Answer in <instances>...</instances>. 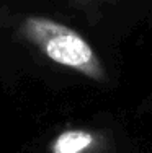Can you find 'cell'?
Masks as SVG:
<instances>
[{
    "instance_id": "3",
    "label": "cell",
    "mask_w": 152,
    "mask_h": 153,
    "mask_svg": "<svg viewBox=\"0 0 152 153\" xmlns=\"http://www.w3.org/2000/svg\"><path fill=\"white\" fill-rule=\"evenodd\" d=\"M66 2L72 8L79 10L90 21H97L103 12V8L119 2H124V0H66Z\"/></svg>"
},
{
    "instance_id": "2",
    "label": "cell",
    "mask_w": 152,
    "mask_h": 153,
    "mask_svg": "<svg viewBox=\"0 0 152 153\" xmlns=\"http://www.w3.org/2000/svg\"><path fill=\"white\" fill-rule=\"evenodd\" d=\"M95 145V137L88 130L70 129L56 137L51 145L52 153H88Z\"/></svg>"
},
{
    "instance_id": "1",
    "label": "cell",
    "mask_w": 152,
    "mask_h": 153,
    "mask_svg": "<svg viewBox=\"0 0 152 153\" xmlns=\"http://www.w3.org/2000/svg\"><path fill=\"white\" fill-rule=\"evenodd\" d=\"M15 30L25 42L33 46L54 64L77 72L93 82L100 83L108 80L105 64L97 56L92 44L66 23L33 15L23 16L15 25Z\"/></svg>"
},
{
    "instance_id": "4",
    "label": "cell",
    "mask_w": 152,
    "mask_h": 153,
    "mask_svg": "<svg viewBox=\"0 0 152 153\" xmlns=\"http://www.w3.org/2000/svg\"><path fill=\"white\" fill-rule=\"evenodd\" d=\"M151 23H152V15H151Z\"/></svg>"
}]
</instances>
